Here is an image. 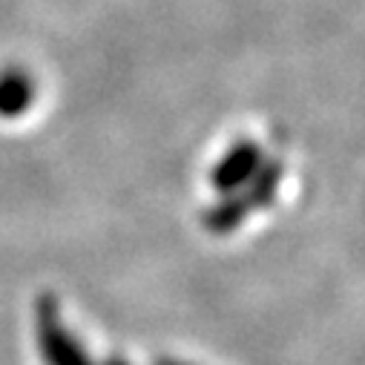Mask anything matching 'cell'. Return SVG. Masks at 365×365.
Returning <instances> with one entry per match:
<instances>
[{"mask_svg": "<svg viewBox=\"0 0 365 365\" xmlns=\"http://www.w3.org/2000/svg\"><path fill=\"white\" fill-rule=\"evenodd\" d=\"M35 317H38L41 351H43V359L49 365H93L89 356L83 354V348L75 342V336L66 331L55 297H49V294L41 297L38 308H35Z\"/></svg>", "mask_w": 365, "mask_h": 365, "instance_id": "6da1fadb", "label": "cell"}, {"mask_svg": "<svg viewBox=\"0 0 365 365\" xmlns=\"http://www.w3.org/2000/svg\"><path fill=\"white\" fill-rule=\"evenodd\" d=\"M32 101H35V81L29 72H24L21 66L0 72V115L18 118L29 110Z\"/></svg>", "mask_w": 365, "mask_h": 365, "instance_id": "7a4b0ae2", "label": "cell"}]
</instances>
